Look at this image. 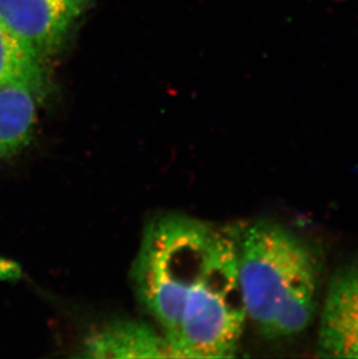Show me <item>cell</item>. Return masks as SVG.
I'll return each instance as SVG.
<instances>
[{
    "label": "cell",
    "instance_id": "cell-1",
    "mask_svg": "<svg viewBox=\"0 0 358 359\" xmlns=\"http://www.w3.org/2000/svg\"><path fill=\"white\" fill-rule=\"evenodd\" d=\"M237 266L248 319L264 339H291L314 321L322 263L307 241L258 220L237 229Z\"/></svg>",
    "mask_w": 358,
    "mask_h": 359
},
{
    "label": "cell",
    "instance_id": "cell-2",
    "mask_svg": "<svg viewBox=\"0 0 358 359\" xmlns=\"http://www.w3.org/2000/svg\"><path fill=\"white\" fill-rule=\"evenodd\" d=\"M218 231L194 217L166 214L150 221L143 231L132 266L133 288L169 346Z\"/></svg>",
    "mask_w": 358,
    "mask_h": 359
},
{
    "label": "cell",
    "instance_id": "cell-3",
    "mask_svg": "<svg viewBox=\"0 0 358 359\" xmlns=\"http://www.w3.org/2000/svg\"><path fill=\"white\" fill-rule=\"evenodd\" d=\"M237 229L216 233L170 344L173 358H227L237 353L248 319L237 266Z\"/></svg>",
    "mask_w": 358,
    "mask_h": 359
},
{
    "label": "cell",
    "instance_id": "cell-4",
    "mask_svg": "<svg viewBox=\"0 0 358 359\" xmlns=\"http://www.w3.org/2000/svg\"><path fill=\"white\" fill-rule=\"evenodd\" d=\"M317 353L358 358V257L335 272L324 295Z\"/></svg>",
    "mask_w": 358,
    "mask_h": 359
},
{
    "label": "cell",
    "instance_id": "cell-5",
    "mask_svg": "<svg viewBox=\"0 0 358 359\" xmlns=\"http://www.w3.org/2000/svg\"><path fill=\"white\" fill-rule=\"evenodd\" d=\"M79 13L70 0H0V20L42 60L58 53Z\"/></svg>",
    "mask_w": 358,
    "mask_h": 359
},
{
    "label": "cell",
    "instance_id": "cell-6",
    "mask_svg": "<svg viewBox=\"0 0 358 359\" xmlns=\"http://www.w3.org/2000/svg\"><path fill=\"white\" fill-rule=\"evenodd\" d=\"M83 358H173L162 332L145 322L114 320L92 330L81 343Z\"/></svg>",
    "mask_w": 358,
    "mask_h": 359
},
{
    "label": "cell",
    "instance_id": "cell-7",
    "mask_svg": "<svg viewBox=\"0 0 358 359\" xmlns=\"http://www.w3.org/2000/svg\"><path fill=\"white\" fill-rule=\"evenodd\" d=\"M40 100L21 85H0V162L17 156L31 143Z\"/></svg>",
    "mask_w": 358,
    "mask_h": 359
},
{
    "label": "cell",
    "instance_id": "cell-8",
    "mask_svg": "<svg viewBox=\"0 0 358 359\" xmlns=\"http://www.w3.org/2000/svg\"><path fill=\"white\" fill-rule=\"evenodd\" d=\"M0 85H21L42 99L48 90L44 60L0 20Z\"/></svg>",
    "mask_w": 358,
    "mask_h": 359
},
{
    "label": "cell",
    "instance_id": "cell-9",
    "mask_svg": "<svg viewBox=\"0 0 358 359\" xmlns=\"http://www.w3.org/2000/svg\"><path fill=\"white\" fill-rule=\"evenodd\" d=\"M70 1L74 4V6L81 11L91 0H70Z\"/></svg>",
    "mask_w": 358,
    "mask_h": 359
}]
</instances>
